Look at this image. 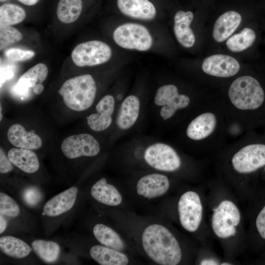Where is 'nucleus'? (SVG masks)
I'll use <instances>...</instances> for the list:
<instances>
[{"mask_svg": "<svg viewBox=\"0 0 265 265\" xmlns=\"http://www.w3.org/2000/svg\"><path fill=\"white\" fill-rule=\"evenodd\" d=\"M140 111V101L136 96H127L122 102L116 122L119 129H130L136 122Z\"/></svg>", "mask_w": 265, "mask_h": 265, "instance_id": "obj_20", "label": "nucleus"}, {"mask_svg": "<svg viewBox=\"0 0 265 265\" xmlns=\"http://www.w3.org/2000/svg\"><path fill=\"white\" fill-rule=\"evenodd\" d=\"M256 225L260 235L265 239V206L257 217Z\"/></svg>", "mask_w": 265, "mask_h": 265, "instance_id": "obj_37", "label": "nucleus"}, {"mask_svg": "<svg viewBox=\"0 0 265 265\" xmlns=\"http://www.w3.org/2000/svg\"><path fill=\"white\" fill-rule=\"evenodd\" d=\"M22 4L27 6H33L36 5L39 0H17Z\"/></svg>", "mask_w": 265, "mask_h": 265, "instance_id": "obj_39", "label": "nucleus"}, {"mask_svg": "<svg viewBox=\"0 0 265 265\" xmlns=\"http://www.w3.org/2000/svg\"><path fill=\"white\" fill-rule=\"evenodd\" d=\"M193 18L191 11L178 10L174 18V32L178 42L184 47H192L195 38L192 29L190 27Z\"/></svg>", "mask_w": 265, "mask_h": 265, "instance_id": "obj_19", "label": "nucleus"}, {"mask_svg": "<svg viewBox=\"0 0 265 265\" xmlns=\"http://www.w3.org/2000/svg\"><path fill=\"white\" fill-rule=\"evenodd\" d=\"M96 92L95 81L89 74L81 75L67 80L58 90L65 106L78 112L84 111L91 106Z\"/></svg>", "mask_w": 265, "mask_h": 265, "instance_id": "obj_2", "label": "nucleus"}, {"mask_svg": "<svg viewBox=\"0 0 265 265\" xmlns=\"http://www.w3.org/2000/svg\"><path fill=\"white\" fill-rule=\"evenodd\" d=\"M144 158L149 165L160 171H174L181 164V159L175 150L162 143L148 146L145 150Z\"/></svg>", "mask_w": 265, "mask_h": 265, "instance_id": "obj_7", "label": "nucleus"}, {"mask_svg": "<svg viewBox=\"0 0 265 265\" xmlns=\"http://www.w3.org/2000/svg\"><path fill=\"white\" fill-rule=\"evenodd\" d=\"M232 162L239 173L255 171L265 165V144H253L244 147L234 155Z\"/></svg>", "mask_w": 265, "mask_h": 265, "instance_id": "obj_11", "label": "nucleus"}, {"mask_svg": "<svg viewBox=\"0 0 265 265\" xmlns=\"http://www.w3.org/2000/svg\"><path fill=\"white\" fill-rule=\"evenodd\" d=\"M113 38L119 46L129 50L146 51L153 44L152 37L148 30L136 23L120 25L114 30Z\"/></svg>", "mask_w": 265, "mask_h": 265, "instance_id": "obj_4", "label": "nucleus"}, {"mask_svg": "<svg viewBox=\"0 0 265 265\" xmlns=\"http://www.w3.org/2000/svg\"><path fill=\"white\" fill-rule=\"evenodd\" d=\"M7 0H0V2H5L7 1Z\"/></svg>", "mask_w": 265, "mask_h": 265, "instance_id": "obj_43", "label": "nucleus"}, {"mask_svg": "<svg viewBox=\"0 0 265 265\" xmlns=\"http://www.w3.org/2000/svg\"><path fill=\"white\" fill-rule=\"evenodd\" d=\"M112 55V50L107 44L92 40L77 45L72 52L71 58L79 67L94 66L107 62Z\"/></svg>", "mask_w": 265, "mask_h": 265, "instance_id": "obj_5", "label": "nucleus"}, {"mask_svg": "<svg viewBox=\"0 0 265 265\" xmlns=\"http://www.w3.org/2000/svg\"><path fill=\"white\" fill-rule=\"evenodd\" d=\"M13 163L6 156L1 148L0 149V172L6 174L13 169Z\"/></svg>", "mask_w": 265, "mask_h": 265, "instance_id": "obj_36", "label": "nucleus"}, {"mask_svg": "<svg viewBox=\"0 0 265 265\" xmlns=\"http://www.w3.org/2000/svg\"><path fill=\"white\" fill-rule=\"evenodd\" d=\"M216 124V119L213 113L201 114L189 123L186 129V135L194 140L204 139L214 131Z\"/></svg>", "mask_w": 265, "mask_h": 265, "instance_id": "obj_22", "label": "nucleus"}, {"mask_svg": "<svg viewBox=\"0 0 265 265\" xmlns=\"http://www.w3.org/2000/svg\"><path fill=\"white\" fill-rule=\"evenodd\" d=\"M31 246L37 256L47 263L55 262L60 254V246L54 241L36 239L32 241Z\"/></svg>", "mask_w": 265, "mask_h": 265, "instance_id": "obj_29", "label": "nucleus"}, {"mask_svg": "<svg viewBox=\"0 0 265 265\" xmlns=\"http://www.w3.org/2000/svg\"><path fill=\"white\" fill-rule=\"evenodd\" d=\"M82 10V0H59L56 7V15L63 23L76 21Z\"/></svg>", "mask_w": 265, "mask_h": 265, "instance_id": "obj_28", "label": "nucleus"}, {"mask_svg": "<svg viewBox=\"0 0 265 265\" xmlns=\"http://www.w3.org/2000/svg\"><path fill=\"white\" fill-rule=\"evenodd\" d=\"M116 4L121 13L131 18L150 21L156 16V7L150 0H116Z\"/></svg>", "mask_w": 265, "mask_h": 265, "instance_id": "obj_16", "label": "nucleus"}, {"mask_svg": "<svg viewBox=\"0 0 265 265\" xmlns=\"http://www.w3.org/2000/svg\"><path fill=\"white\" fill-rule=\"evenodd\" d=\"M202 68L206 74L217 77L227 78L235 75L239 71L238 62L233 57L222 54L206 58Z\"/></svg>", "mask_w": 265, "mask_h": 265, "instance_id": "obj_12", "label": "nucleus"}, {"mask_svg": "<svg viewBox=\"0 0 265 265\" xmlns=\"http://www.w3.org/2000/svg\"><path fill=\"white\" fill-rule=\"evenodd\" d=\"M7 222L4 216L0 214V234H1L5 230Z\"/></svg>", "mask_w": 265, "mask_h": 265, "instance_id": "obj_38", "label": "nucleus"}, {"mask_svg": "<svg viewBox=\"0 0 265 265\" xmlns=\"http://www.w3.org/2000/svg\"><path fill=\"white\" fill-rule=\"evenodd\" d=\"M190 100L188 96L179 94L177 87L173 84H166L159 87L154 97L155 104L162 106L160 115L163 120L171 118L177 110L187 106Z\"/></svg>", "mask_w": 265, "mask_h": 265, "instance_id": "obj_10", "label": "nucleus"}, {"mask_svg": "<svg viewBox=\"0 0 265 265\" xmlns=\"http://www.w3.org/2000/svg\"><path fill=\"white\" fill-rule=\"evenodd\" d=\"M9 142L15 147L30 150L40 149L43 144L40 136L33 131H27L21 124H14L7 132Z\"/></svg>", "mask_w": 265, "mask_h": 265, "instance_id": "obj_18", "label": "nucleus"}, {"mask_svg": "<svg viewBox=\"0 0 265 265\" xmlns=\"http://www.w3.org/2000/svg\"><path fill=\"white\" fill-rule=\"evenodd\" d=\"M22 198L25 203L30 207L36 206L41 200L40 189L34 186L26 187L23 191Z\"/></svg>", "mask_w": 265, "mask_h": 265, "instance_id": "obj_34", "label": "nucleus"}, {"mask_svg": "<svg viewBox=\"0 0 265 265\" xmlns=\"http://www.w3.org/2000/svg\"><path fill=\"white\" fill-rule=\"evenodd\" d=\"M61 150L67 159H75L97 155L100 151V146L91 134L80 133L65 138L61 144Z\"/></svg>", "mask_w": 265, "mask_h": 265, "instance_id": "obj_9", "label": "nucleus"}, {"mask_svg": "<svg viewBox=\"0 0 265 265\" xmlns=\"http://www.w3.org/2000/svg\"><path fill=\"white\" fill-rule=\"evenodd\" d=\"M241 21L239 13L229 11L220 15L216 20L212 31L214 40L221 43L226 40L237 29Z\"/></svg>", "mask_w": 265, "mask_h": 265, "instance_id": "obj_21", "label": "nucleus"}, {"mask_svg": "<svg viewBox=\"0 0 265 265\" xmlns=\"http://www.w3.org/2000/svg\"><path fill=\"white\" fill-rule=\"evenodd\" d=\"M0 249L5 255L15 259L26 257L32 251V248L25 241L10 236L0 237Z\"/></svg>", "mask_w": 265, "mask_h": 265, "instance_id": "obj_27", "label": "nucleus"}, {"mask_svg": "<svg viewBox=\"0 0 265 265\" xmlns=\"http://www.w3.org/2000/svg\"><path fill=\"white\" fill-rule=\"evenodd\" d=\"M212 225L215 235L220 238L234 236L240 222V215L237 207L231 201L224 200L213 210Z\"/></svg>", "mask_w": 265, "mask_h": 265, "instance_id": "obj_6", "label": "nucleus"}, {"mask_svg": "<svg viewBox=\"0 0 265 265\" xmlns=\"http://www.w3.org/2000/svg\"><path fill=\"white\" fill-rule=\"evenodd\" d=\"M7 156L14 165L25 173H35L39 168L38 158L32 150L13 148L9 150Z\"/></svg>", "mask_w": 265, "mask_h": 265, "instance_id": "obj_24", "label": "nucleus"}, {"mask_svg": "<svg viewBox=\"0 0 265 265\" xmlns=\"http://www.w3.org/2000/svg\"><path fill=\"white\" fill-rule=\"evenodd\" d=\"M256 39L254 31L249 28H243L239 33L230 37L226 41L228 49L235 53L242 52L254 43Z\"/></svg>", "mask_w": 265, "mask_h": 265, "instance_id": "obj_31", "label": "nucleus"}, {"mask_svg": "<svg viewBox=\"0 0 265 265\" xmlns=\"http://www.w3.org/2000/svg\"><path fill=\"white\" fill-rule=\"evenodd\" d=\"M93 233L95 238L103 245L113 249L122 251L125 244L120 236L111 227L102 224H96Z\"/></svg>", "mask_w": 265, "mask_h": 265, "instance_id": "obj_26", "label": "nucleus"}, {"mask_svg": "<svg viewBox=\"0 0 265 265\" xmlns=\"http://www.w3.org/2000/svg\"><path fill=\"white\" fill-rule=\"evenodd\" d=\"M178 212L182 227L190 232L196 231L201 223L203 212L198 194L192 191L184 193L178 202Z\"/></svg>", "mask_w": 265, "mask_h": 265, "instance_id": "obj_8", "label": "nucleus"}, {"mask_svg": "<svg viewBox=\"0 0 265 265\" xmlns=\"http://www.w3.org/2000/svg\"></svg>", "mask_w": 265, "mask_h": 265, "instance_id": "obj_44", "label": "nucleus"}, {"mask_svg": "<svg viewBox=\"0 0 265 265\" xmlns=\"http://www.w3.org/2000/svg\"><path fill=\"white\" fill-rule=\"evenodd\" d=\"M1 110H2V107H1V105H0V121H1L2 118V114Z\"/></svg>", "mask_w": 265, "mask_h": 265, "instance_id": "obj_41", "label": "nucleus"}, {"mask_svg": "<svg viewBox=\"0 0 265 265\" xmlns=\"http://www.w3.org/2000/svg\"><path fill=\"white\" fill-rule=\"evenodd\" d=\"M228 95L231 103L241 110L258 109L265 99V92L259 82L249 76L236 79L229 88Z\"/></svg>", "mask_w": 265, "mask_h": 265, "instance_id": "obj_3", "label": "nucleus"}, {"mask_svg": "<svg viewBox=\"0 0 265 265\" xmlns=\"http://www.w3.org/2000/svg\"><path fill=\"white\" fill-rule=\"evenodd\" d=\"M218 263L213 259H205L203 260L200 265H218Z\"/></svg>", "mask_w": 265, "mask_h": 265, "instance_id": "obj_40", "label": "nucleus"}, {"mask_svg": "<svg viewBox=\"0 0 265 265\" xmlns=\"http://www.w3.org/2000/svg\"><path fill=\"white\" fill-rule=\"evenodd\" d=\"M89 253L91 258L101 265H126L129 263L125 254L103 245L92 246Z\"/></svg>", "mask_w": 265, "mask_h": 265, "instance_id": "obj_25", "label": "nucleus"}, {"mask_svg": "<svg viewBox=\"0 0 265 265\" xmlns=\"http://www.w3.org/2000/svg\"><path fill=\"white\" fill-rule=\"evenodd\" d=\"M78 193V188L72 186L52 197L45 204L44 213L49 217H56L70 211L76 202Z\"/></svg>", "mask_w": 265, "mask_h": 265, "instance_id": "obj_17", "label": "nucleus"}, {"mask_svg": "<svg viewBox=\"0 0 265 265\" xmlns=\"http://www.w3.org/2000/svg\"><path fill=\"white\" fill-rule=\"evenodd\" d=\"M22 38L21 33L16 28L11 26L0 27V49L20 41Z\"/></svg>", "mask_w": 265, "mask_h": 265, "instance_id": "obj_33", "label": "nucleus"}, {"mask_svg": "<svg viewBox=\"0 0 265 265\" xmlns=\"http://www.w3.org/2000/svg\"><path fill=\"white\" fill-rule=\"evenodd\" d=\"M90 193L95 200L105 205L117 206L122 202L120 192L114 186L108 184L104 178L93 185Z\"/></svg>", "mask_w": 265, "mask_h": 265, "instance_id": "obj_23", "label": "nucleus"}, {"mask_svg": "<svg viewBox=\"0 0 265 265\" xmlns=\"http://www.w3.org/2000/svg\"><path fill=\"white\" fill-rule=\"evenodd\" d=\"M35 55L34 52L31 50H24L19 48H10L5 52V57L14 61H23L32 58Z\"/></svg>", "mask_w": 265, "mask_h": 265, "instance_id": "obj_35", "label": "nucleus"}, {"mask_svg": "<svg viewBox=\"0 0 265 265\" xmlns=\"http://www.w3.org/2000/svg\"><path fill=\"white\" fill-rule=\"evenodd\" d=\"M221 265H231V264H228V263H223V264H221Z\"/></svg>", "mask_w": 265, "mask_h": 265, "instance_id": "obj_42", "label": "nucleus"}, {"mask_svg": "<svg viewBox=\"0 0 265 265\" xmlns=\"http://www.w3.org/2000/svg\"><path fill=\"white\" fill-rule=\"evenodd\" d=\"M48 74L47 66L43 63H38L28 70L18 79L15 87L20 94H25L29 88H32L34 93L39 95L44 90L42 82Z\"/></svg>", "mask_w": 265, "mask_h": 265, "instance_id": "obj_14", "label": "nucleus"}, {"mask_svg": "<svg viewBox=\"0 0 265 265\" xmlns=\"http://www.w3.org/2000/svg\"><path fill=\"white\" fill-rule=\"evenodd\" d=\"M169 186V181L166 176L153 173L142 177L138 181L136 188L139 195L147 199H153L164 194Z\"/></svg>", "mask_w": 265, "mask_h": 265, "instance_id": "obj_15", "label": "nucleus"}, {"mask_svg": "<svg viewBox=\"0 0 265 265\" xmlns=\"http://www.w3.org/2000/svg\"><path fill=\"white\" fill-rule=\"evenodd\" d=\"M143 249L154 262L161 265H176L182 258L179 243L172 233L164 226H148L141 236Z\"/></svg>", "mask_w": 265, "mask_h": 265, "instance_id": "obj_1", "label": "nucleus"}, {"mask_svg": "<svg viewBox=\"0 0 265 265\" xmlns=\"http://www.w3.org/2000/svg\"><path fill=\"white\" fill-rule=\"evenodd\" d=\"M115 107V100L110 95L104 96L96 106L95 113L86 117L89 128L95 132H102L107 129L112 122V115Z\"/></svg>", "mask_w": 265, "mask_h": 265, "instance_id": "obj_13", "label": "nucleus"}, {"mask_svg": "<svg viewBox=\"0 0 265 265\" xmlns=\"http://www.w3.org/2000/svg\"><path fill=\"white\" fill-rule=\"evenodd\" d=\"M26 16V12L22 7L14 3H4L0 6V26L20 23Z\"/></svg>", "mask_w": 265, "mask_h": 265, "instance_id": "obj_30", "label": "nucleus"}, {"mask_svg": "<svg viewBox=\"0 0 265 265\" xmlns=\"http://www.w3.org/2000/svg\"><path fill=\"white\" fill-rule=\"evenodd\" d=\"M20 208L17 202L10 196L0 193V214L11 218H15L20 214Z\"/></svg>", "mask_w": 265, "mask_h": 265, "instance_id": "obj_32", "label": "nucleus"}]
</instances>
